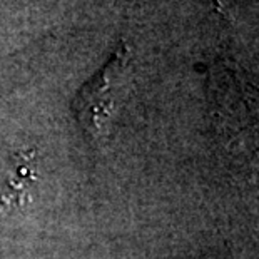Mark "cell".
<instances>
[{
	"instance_id": "cell-1",
	"label": "cell",
	"mask_w": 259,
	"mask_h": 259,
	"mask_svg": "<svg viewBox=\"0 0 259 259\" xmlns=\"http://www.w3.org/2000/svg\"><path fill=\"white\" fill-rule=\"evenodd\" d=\"M124 65L125 54L120 47L111 56V60L80 87L72 102L77 122L92 142H104L109 136Z\"/></svg>"
}]
</instances>
